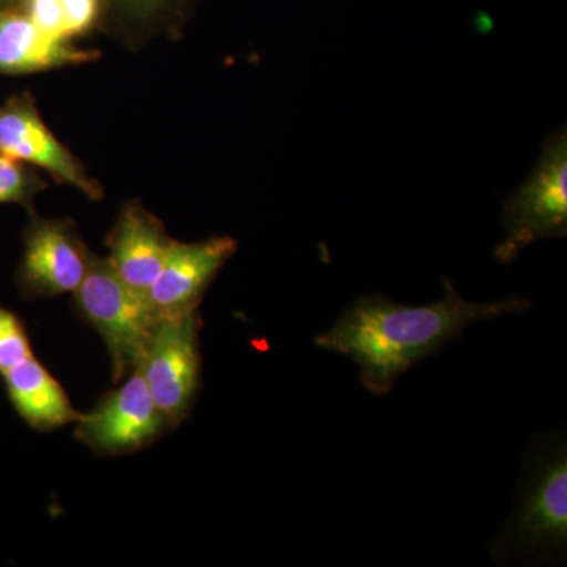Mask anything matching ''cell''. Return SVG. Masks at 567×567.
Segmentation results:
<instances>
[{
    "mask_svg": "<svg viewBox=\"0 0 567 567\" xmlns=\"http://www.w3.org/2000/svg\"><path fill=\"white\" fill-rule=\"evenodd\" d=\"M443 289V298L421 306L395 303L382 295L358 297L330 330L317 336L316 346L344 354L360 369L369 393L386 395L399 377L461 338L466 328L524 315L533 306L522 295L473 303L446 278Z\"/></svg>",
    "mask_w": 567,
    "mask_h": 567,
    "instance_id": "obj_1",
    "label": "cell"
},
{
    "mask_svg": "<svg viewBox=\"0 0 567 567\" xmlns=\"http://www.w3.org/2000/svg\"><path fill=\"white\" fill-rule=\"evenodd\" d=\"M498 561H561L567 550L566 436L529 446L513 513L492 543Z\"/></svg>",
    "mask_w": 567,
    "mask_h": 567,
    "instance_id": "obj_2",
    "label": "cell"
},
{
    "mask_svg": "<svg viewBox=\"0 0 567 567\" xmlns=\"http://www.w3.org/2000/svg\"><path fill=\"white\" fill-rule=\"evenodd\" d=\"M74 301L82 319L102 336L115 382L136 371L156 323L145 295L123 281L110 260L92 257Z\"/></svg>",
    "mask_w": 567,
    "mask_h": 567,
    "instance_id": "obj_3",
    "label": "cell"
},
{
    "mask_svg": "<svg viewBox=\"0 0 567 567\" xmlns=\"http://www.w3.org/2000/svg\"><path fill=\"white\" fill-rule=\"evenodd\" d=\"M505 238L495 259L511 264L528 246L567 234V134L558 130L544 142L539 162L525 183L506 197Z\"/></svg>",
    "mask_w": 567,
    "mask_h": 567,
    "instance_id": "obj_4",
    "label": "cell"
},
{
    "mask_svg": "<svg viewBox=\"0 0 567 567\" xmlns=\"http://www.w3.org/2000/svg\"><path fill=\"white\" fill-rule=\"evenodd\" d=\"M137 371L167 423L181 424L200 388L197 312L156 320Z\"/></svg>",
    "mask_w": 567,
    "mask_h": 567,
    "instance_id": "obj_5",
    "label": "cell"
},
{
    "mask_svg": "<svg viewBox=\"0 0 567 567\" xmlns=\"http://www.w3.org/2000/svg\"><path fill=\"white\" fill-rule=\"evenodd\" d=\"M123 380V385L104 395L91 412L82 413L76 423L78 439L106 456L134 453L169 427L141 372L136 369Z\"/></svg>",
    "mask_w": 567,
    "mask_h": 567,
    "instance_id": "obj_6",
    "label": "cell"
},
{
    "mask_svg": "<svg viewBox=\"0 0 567 567\" xmlns=\"http://www.w3.org/2000/svg\"><path fill=\"white\" fill-rule=\"evenodd\" d=\"M235 251L237 241L230 237L197 244L175 241L158 278L145 293L155 322L196 311L205 290Z\"/></svg>",
    "mask_w": 567,
    "mask_h": 567,
    "instance_id": "obj_7",
    "label": "cell"
},
{
    "mask_svg": "<svg viewBox=\"0 0 567 567\" xmlns=\"http://www.w3.org/2000/svg\"><path fill=\"white\" fill-rule=\"evenodd\" d=\"M0 153L48 171L91 199L102 196L100 186L85 175L80 163L44 125L32 104H10L0 110Z\"/></svg>",
    "mask_w": 567,
    "mask_h": 567,
    "instance_id": "obj_8",
    "label": "cell"
},
{
    "mask_svg": "<svg viewBox=\"0 0 567 567\" xmlns=\"http://www.w3.org/2000/svg\"><path fill=\"white\" fill-rule=\"evenodd\" d=\"M91 259L69 223H40L25 241L22 278L40 297L74 293L84 281Z\"/></svg>",
    "mask_w": 567,
    "mask_h": 567,
    "instance_id": "obj_9",
    "label": "cell"
},
{
    "mask_svg": "<svg viewBox=\"0 0 567 567\" xmlns=\"http://www.w3.org/2000/svg\"><path fill=\"white\" fill-rule=\"evenodd\" d=\"M174 245L175 240L158 218L141 205L130 204L112 230L107 260L123 281L145 295L158 278Z\"/></svg>",
    "mask_w": 567,
    "mask_h": 567,
    "instance_id": "obj_10",
    "label": "cell"
},
{
    "mask_svg": "<svg viewBox=\"0 0 567 567\" xmlns=\"http://www.w3.org/2000/svg\"><path fill=\"white\" fill-rule=\"evenodd\" d=\"M6 377L11 404L25 423L40 431H52L81 420L69 394L43 364L31 357L14 365Z\"/></svg>",
    "mask_w": 567,
    "mask_h": 567,
    "instance_id": "obj_11",
    "label": "cell"
},
{
    "mask_svg": "<svg viewBox=\"0 0 567 567\" xmlns=\"http://www.w3.org/2000/svg\"><path fill=\"white\" fill-rule=\"evenodd\" d=\"M93 52L71 47L40 31L29 17L0 20V71L32 73L92 61Z\"/></svg>",
    "mask_w": 567,
    "mask_h": 567,
    "instance_id": "obj_12",
    "label": "cell"
},
{
    "mask_svg": "<svg viewBox=\"0 0 567 567\" xmlns=\"http://www.w3.org/2000/svg\"><path fill=\"white\" fill-rule=\"evenodd\" d=\"M33 357L28 333L13 312L0 308V374Z\"/></svg>",
    "mask_w": 567,
    "mask_h": 567,
    "instance_id": "obj_13",
    "label": "cell"
},
{
    "mask_svg": "<svg viewBox=\"0 0 567 567\" xmlns=\"http://www.w3.org/2000/svg\"><path fill=\"white\" fill-rule=\"evenodd\" d=\"M33 186L22 163L0 153V204L22 203L31 196Z\"/></svg>",
    "mask_w": 567,
    "mask_h": 567,
    "instance_id": "obj_14",
    "label": "cell"
},
{
    "mask_svg": "<svg viewBox=\"0 0 567 567\" xmlns=\"http://www.w3.org/2000/svg\"><path fill=\"white\" fill-rule=\"evenodd\" d=\"M29 20L48 35L69 41L59 0H29Z\"/></svg>",
    "mask_w": 567,
    "mask_h": 567,
    "instance_id": "obj_15",
    "label": "cell"
},
{
    "mask_svg": "<svg viewBox=\"0 0 567 567\" xmlns=\"http://www.w3.org/2000/svg\"><path fill=\"white\" fill-rule=\"evenodd\" d=\"M65 20L66 37L87 31L95 21L99 0H59Z\"/></svg>",
    "mask_w": 567,
    "mask_h": 567,
    "instance_id": "obj_16",
    "label": "cell"
},
{
    "mask_svg": "<svg viewBox=\"0 0 567 567\" xmlns=\"http://www.w3.org/2000/svg\"><path fill=\"white\" fill-rule=\"evenodd\" d=\"M130 2L134 3V6L145 9V7L159 6V3L164 2V0H130Z\"/></svg>",
    "mask_w": 567,
    "mask_h": 567,
    "instance_id": "obj_17",
    "label": "cell"
}]
</instances>
